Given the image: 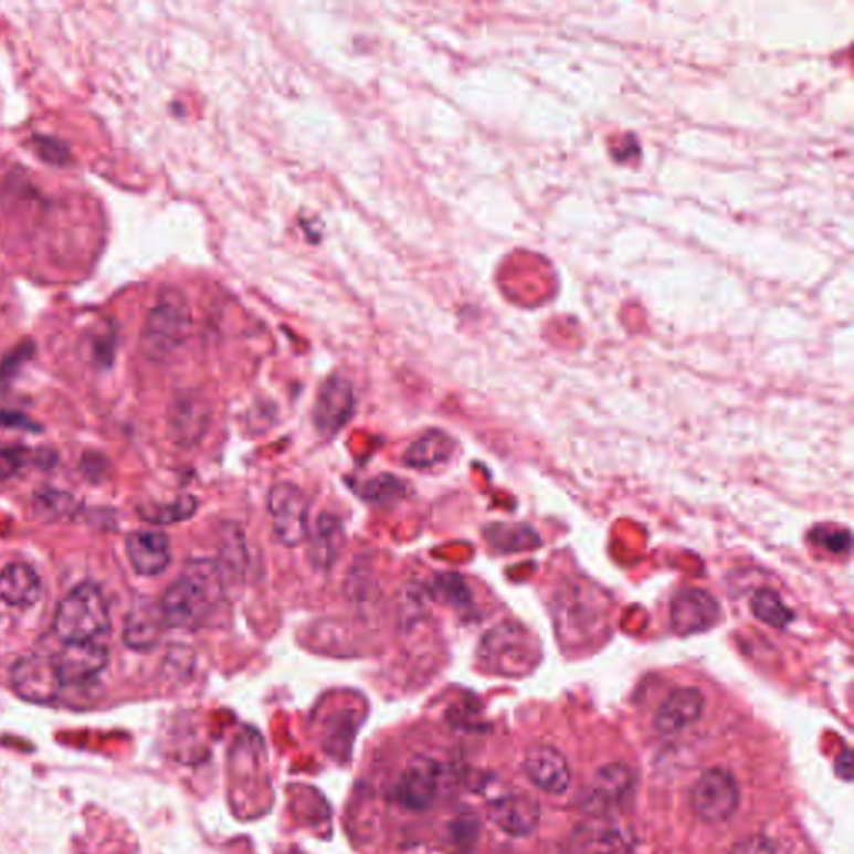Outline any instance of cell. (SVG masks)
Returning <instances> with one entry per match:
<instances>
[{"label":"cell","instance_id":"obj_32","mask_svg":"<svg viewBox=\"0 0 854 854\" xmlns=\"http://www.w3.org/2000/svg\"><path fill=\"white\" fill-rule=\"evenodd\" d=\"M31 349L32 348L29 345L21 346V348L15 349V352H12L11 358L6 359L4 365H2V368H0L2 376H11L12 366H18L19 361H24V359L28 358L29 351H31Z\"/></svg>","mask_w":854,"mask_h":854},{"label":"cell","instance_id":"obj_3","mask_svg":"<svg viewBox=\"0 0 854 854\" xmlns=\"http://www.w3.org/2000/svg\"><path fill=\"white\" fill-rule=\"evenodd\" d=\"M109 628L106 598L101 589L91 582L72 589L55 611L54 631L65 643L97 640L106 634Z\"/></svg>","mask_w":854,"mask_h":854},{"label":"cell","instance_id":"obj_30","mask_svg":"<svg viewBox=\"0 0 854 854\" xmlns=\"http://www.w3.org/2000/svg\"><path fill=\"white\" fill-rule=\"evenodd\" d=\"M35 143H38L35 144V146H38L35 149H38L39 156H41L42 159L48 160V162L62 164L67 159V150H65V147L61 146L57 140L48 139V137H38Z\"/></svg>","mask_w":854,"mask_h":854},{"label":"cell","instance_id":"obj_28","mask_svg":"<svg viewBox=\"0 0 854 854\" xmlns=\"http://www.w3.org/2000/svg\"><path fill=\"white\" fill-rule=\"evenodd\" d=\"M28 453L24 450H0V481L9 479L24 466Z\"/></svg>","mask_w":854,"mask_h":854},{"label":"cell","instance_id":"obj_29","mask_svg":"<svg viewBox=\"0 0 854 854\" xmlns=\"http://www.w3.org/2000/svg\"><path fill=\"white\" fill-rule=\"evenodd\" d=\"M41 506L48 507L52 516H65L74 513L75 500L68 494L52 493L39 499Z\"/></svg>","mask_w":854,"mask_h":854},{"label":"cell","instance_id":"obj_10","mask_svg":"<svg viewBox=\"0 0 854 854\" xmlns=\"http://www.w3.org/2000/svg\"><path fill=\"white\" fill-rule=\"evenodd\" d=\"M443 777L433 759L418 758L409 762L394 788L396 800L409 810H425L433 804Z\"/></svg>","mask_w":854,"mask_h":854},{"label":"cell","instance_id":"obj_4","mask_svg":"<svg viewBox=\"0 0 854 854\" xmlns=\"http://www.w3.org/2000/svg\"><path fill=\"white\" fill-rule=\"evenodd\" d=\"M535 640L531 634L515 623H503L493 628L481 643V660L496 673H526L535 666Z\"/></svg>","mask_w":854,"mask_h":854},{"label":"cell","instance_id":"obj_26","mask_svg":"<svg viewBox=\"0 0 854 854\" xmlns=\"http://www.w3.org/2000/svg\"><path fill=\"white\" fill-rule=\"evenodd\" d=\"M404 496V486L391 476H381L365 486V497L378 503H392Z\"/></svg>","mask_w":854,"mask_h":854},{"label":"cell","instance_id":"obj_17","mask_svg":"<svg viewBox=\"0 0 854 854\" xmlns=\"http://www.w3.org/2000/svg\"><path fill=\"white\" fill-rule=\"evenodd\" d=\"M127 558L140 576H159L170 562V545L166 535L152 529L130 533L126 541Z\"/></svg>","mask_w":854,"mask_h":854},{"label":"cell","instance_id":"obj_12","mask_svg":"<svg viewBox=\"0 0 854 854\" xmlns=\"http://www.w3.org/2000/svg\"><path fill=\"white\" fill-rule=\"evenodd\" d=\"M355 404V389L351 382L339 376L327 379L314 405L317 430L324 434H336L351 419Z\"/></svg>","mask_w":854,"mask_h":854},{"label":"cell","instance_id":"obj_14","mask_svg":"<svg viewBox=\"0 0 854 854\" xmlns=\"http://www.w3.org/2000/svg\"><path fill=\"white\" fill-rule=\"evenodd\" d=\"M529 780L546 793L562 794L571 783V771L565 756L552 746H535L523 762Z\"/></svg>","mask_w":854,"mask_h":854},{"label":"cell","instance_id":"obj_18","mask_svg":"<svg viewBox=\"0 0 854 854\" xmlns=\"http://www.w3.org/2000/svg\"><path fill=\"white\" fill-rule=\"evenodd\" d=\"M633 788L634 774L626 765L614 762L604 766L595 774L588 797V806L598 811L608 810L614 804L623 803Z\"/></svg>","mask_w":854,"mask_h":854},{"label":"cell","instance_id":"obj_7","mask_svg":"<svg viewBox=\"0 0 854 854\" xmlns=\"http://www.w3.org/2000/svg\"><path fill=\"white\" fill-rule=\"evenodd\" d=\"M11 683L22 699L35 705H51L57 702L64 689L54 657L44 654L21 657L12 667Z\"/></svg>","mask_w":854,"mask_h":854},{"label":"cell","instance_id":"obj_31","mask_svg":"<svg viewBox=\"0 0 854 854\" xmlns=\"http://www.w3.org/2000/svg\"><path fill=\"white\" fill-rule=\"evenodd\" d=\"M0 425L15 430H39V425L32 424L31 419L12 411H0Z\"/></svg>","mask_w":854,"mask_h":854},{"label":"cell","instance_id":"obj_33","mask_svg":"<svg viewBox=\"0 0 854 854\" xmlns=\"http://www.w3.org/2000/svg\"><path fill=\"white\" fill-rule=\"evenodd\" d=\"M837 774L844 780H851V773H853V756H851L850 749H844L843 755L837 758Z\"/></svg>","mask_w":854,"mask_h":854},{"label":"cell","instance_id":"obj_5","mask_svg":"<svg viewBox=\"0 0 854 854\" xmlns=\"http://www.w3.org/2000/svg\"><path fill=\"white\" fill-rule=\"evenodd\" d=\"M267 510L274 535L284 546H299L309 535V500L296 484L273 486L267 496Z\"/></svg>","mask_w":854,"mask_h":854},{"label":"cell","instance_id":"obj_21","mask_svg":"<svg viewBox=\"0 0 854 854\" xmlns=\"http://www.w3.org/2000/svg\"><path fill=\"white\" fill-rule=\"evenodd\" d=\"M345 541L342 526L334 516L323 515L317 521L316 535L309 546V558L316 568H330Z\"/></svg>","mask_w":854,"mask_h":854},{"label":"cell","instance_id":"obj_15","mask_svg":"<svg viewBox=\"0 0 854 854\" xmlns=\"http://www.w3.org/2000/svg\"><path fill=\"white\" fill-rule=\"evenodd\" d=\"M487 818L510 836H528L538 827L539 806L526 794H504L491 801Z\"/></svg>","mask_w":854,"mask_h":854},{"label":"cell","instance_id":"obj_6","mask_svg":"<svg viewBox=\"0 0 854 854\" xmlns=\"http://www.w3.org/2000/svg\"><path fill=\"white\" fill-rule=\"evenodd\" d=\"M692 801L699 820L708 824L725 823L738 810V783L729 771L713 768L699 778Z\"/></svg>","mask_w":854,"mask_h":854},{"label":"cell","instance_id":"obj_19","mask_svg":"<svg viewBox=\"0 0 854 854\" xmlns=\"http://www.w3.org/2000/svg\"><path fill=\"white\" fill-rule=\"evenodd\" d=\"M41 579L31 566L14 562L0 571V603L28 608L38 603Z\"/></svg>","mask_w":854,"mask_h":854},{"label":"cell","instance_id":"obj_24","mask_svg":"<svg viewBox=\"0 0 854 854\" xmlns=\"http://www.w3.org/2000/svg\"><path fill=\"white\" fill-rule=\"evenodd\" d=\"M433 595L441 603L466 607L471 603V591L461 576L444 572L433 579Z\"/></svg>","mask_w":854,"mask_h":854},{"label":"cell","instance_id":"obj_2","mask_svg":"<svg viewBox=\"0 0 854 854\" xmlns=\"http://www.w3.org/2000/svg\"><path fill=\"white\" fill-rule=\"evenodd\" d=\"M191 309L182 293L164 291L144 323L140 337L144 355L154 361H162L184 345L191 334Z\"/></svg>","mask_w":854,"mask_h":854},{"label":"cell","instance_id":"obj_9","mask_svg":"<svg viewBox=\"0 0 854 854\" xmlns=\"http://www.w3.org/2000/svg\"><path fill=\"white\" fill-rule=\"evenodd\" d=\"M721 620V608L709 592L686 589L671 600L670 621L679 636L705 633Z\"/></svg>","mask_w":854,"mask_h":854},{"label":"cell","instance_id":"obj_23","mask_svg":"<svg viewBox=\"0 0 854 854\" xmlns=\"http://www.w3.org/2000/svg\"><path fill=\"white\" fill-rule=\"evenodd\" d=\"M196 507H198V503H196L194 497L184 496L181 499L175 500V503L143 507L140 509V518L144 521L150 523V525H175V523L186 521V519L191 518L196 513Z\"/></svg>","mask_w":854,"mask_h":854},{"label":"cell","instance_id":"obj_8","mask_svg":"<svg viewBox=\"0 0 854 854\" xmlns=\"http://www.w3.org/2000/svg\"><path fill=\"white\" fill-rule=\"evenodd\" d=\"M62 685L81 686L106 670L109 650L97 640L68 641L54 656Z\"/></svg>","mask_w":854,"mask_h":854},{"label":"cell","instance_id":"obj_1","mask_svg":"<svg viewBox=\"0 0 854 854\" xmlns=\"http://www.w3.org/2000/svg\"><path fill=\"white\" fill-rule=\"evenodd\" d=\"M224 589L225 582L215 562H191L159 601L167 628L198 630L205 626L221 611Z\"/></svg>","mask_w":854,"mask_h":854},{"label":"cell","instance_id":"obj_20","mask_svg":"<svg viewBox=\"0 0 854 854\" xmlns=\"http://www.w3.org/2000/svg\"><path fill=\"white\" fill-rule=\"evenodd\" d=\"M454 453V441L443 431L422 434L405 451L404 461L415 470H425L450 460Z\"/></svg>","mask_w":854,"mask_h":854},{"label":"cell","instance_id":"obj_22","mask_svg":"<svg viewBox=\"0 0 854 854\" xmlns=\"http://www.w3.org/2000/svg\"><path fill=\"white\" fill-rule=\"evenodd\" d=\"M751 611L756 620L771 628H784L794 620V613L773 588H761L752 594Z\"/></svg>","mask_w":854,"mask_h":854},{"label":"cell","instance_id":"obj_13","mask_svg":"<svg viewBox=\"0 0 854 854\" xmlns=\"http://www.w3.org/2000/svg\"><path fill=\"white\" fill-rule=\"evenodd\" d=\"M633 844L626 827L604 818L582 824L572 840L574 854H630Z\"/></svg>","mask_w":854,"mask_h":854},{"label":"cell","instance_id":"obj_16","mask_svg":"<svg viewBox=\"0 0 854 854\" xmlns=\"http://www.w3.org/2000/svg\"><path fill=\"white\" fill-rule=\"evenodd\" d=\"M167 624L160 603L152 600H139L124 621V643L134 651H149L159 644Z\"/></svg>","mask_w":854,"mask_h":854},{"label":"cell","instance_id":"obj_11","mask_svg":"<svg viewBox=\"0 0 854 854\" xmlns=\"http://www.w3.org/2000/svg\"><path fill=\"white\" fill-rule=\"evenodd\" d=\"M706 708L702 689L695 686H679L671 689L654 713V728L661 735H674L695 725Z\"/></svg>","mask_w":854,"mask_h":854},{"label":"cell","instance_id":"obj_27","mask_svg":"<svg viewBox=\"0 0 854 854\" xmlns=\"http://www.w3.org/2000/svg\"><path fill=\"white\" fill-rule=\"evenodd\" d=\"M729 854H787V851L766 836H749L732 846Z\"/></svg>","mask_w":854,"mask_h":854},{"label":"cell","instance_id":"obj_25","mask_svg":"<svg viewBox=\"0 0 854 854\" xmlns=\"http://www.w3.org/2000/svg\"><path fill=\"white\" fill-rule=\"evenodd\" d=\"M811 541L823 548L824 551L833 552V555H850L851 551V535L847 529L818 526L811 533Z\"/></svg>","mask_w":854,"mask_h":854}]
</instances>
